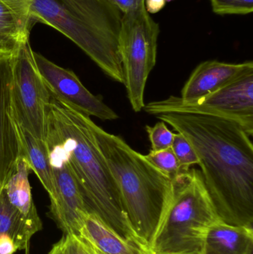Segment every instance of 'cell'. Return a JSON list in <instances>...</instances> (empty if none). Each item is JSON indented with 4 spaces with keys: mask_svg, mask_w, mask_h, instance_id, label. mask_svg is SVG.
Here are the masks:
<instances>
[{
    "mask_svg": "<svg viewBox=\"0 0 253 254\" xmlns=\"http://www.w3.org/2000/svg\"><path fill=\"white\" fill-rule=\"evenodd\" d=\"M155 117L193 145L218 217L253 227L252 136L235 121L218 116L166 113Z\"/></svg>",
    "mask_w": 253,
    "mask_h": 254,
    "instance_id": "6da1fadb",
    "label": "cell"
},
{
    "mask_svg": "<svg viewBox=\"0 0 253 254\" xmlns=\"http://www.w3.org/2000/svg\"><path fill=\"white\" fill-rule=\"evenodd\" d=\"M90 119L51 97L46 139L49 152L69 167L89 213L123 238L147 248L125 212L115 181L89 125Z\"/></svg>",
    "mask_w": 253,
    "mask_h": 254,
    "instance_id": "7a4b0ae2",
    "label": "cell"
},
{
    "mask_svg": "<svg viewBox=\"0 0 253 254\" xmlns=\"http://www.w3.org/2000/svg\"><path fill=\"white\" fill-rule=\"evenodd\" d=\"M89 125L120 192L123 208L141 241L150 244L172 190V180L120 136Z\"/></svg>",
    "mask_w": 253,
    "mask_h": 254,
    "instance_id": "3957f363",
    "label": "cell"
},
{
    "mask_svg": "<svg viewBox=\"0 0 253 254\" xmlns=\"http://www.w3.org/2000/svg\"><path fill=\"white\" fill-rule=\"evenodd\" d=\"M31 17L62 33L125 85L118 46L123 13L108 0H31Z\"/></svg>",
    "mask_w": 253,
    "mask_h": 254,
    "instance_id": "277c9868",
    "label": "cell"
},
{
    "mask_svg": "<svg viewBox=\"0 0 253 254\" xmlns=\"http://www.w3.org/2000/svg\"><path fill=\"white\" fill-rule=\"evenodd\" d=\"M219 219L202 172L181 170L150 244L152 254H202L212 222Z\"/></svg>",
    "mask_w": 253,
    "mask_h": 254,
    "instance_id": "5b68a950",
    "label": "cell"
},
{
    "mask_svg": "<svg viewBox=\"0 0 253 254\" xmlns=\"http://www.w3.org/2000/svg\"><path fill=\"white\" fill-rule=\"evenodd\" d=\"M159 25L145 7L123 14L118 46L127 96L134 111L144 110V92L157 58Z\"/></svg>",
    "mask_w": 253,
    "mask_h": 254,
    "instance_id": "8992f818",
    "label": "cell"
},
{
    "mask_svg": "<svg viewBox=\"0 0 253 254\" xmlns=\"http://www.w3.org/2000/svg\"><path fill=\"white\" fill-rule=\"evenodd\" d=\"M12 103L16 123L46 142L51 95L39 72L29 39L12 57Z\"/></svg>",
    "mask_w": 253,
    "mask_h": 254,
    "instance_id": "52a82bcc",
    "label": "cell"
},
{
    "mask_svg": "<svg viewBox=\"0 0 253 254\" xmlns=\"http://www.w3.org/2000/svg\"><path fill=\"white\" fill-rule=\"evenodd\" d=\"M144 111L156 116L162 113H184L209 115L239 123L253 135V71L222 89L197 99L184 101L170 96L144 106Z\"/></svg>",
    "mask_w": 253,
    "mask_h": 254,
    "instance_id": "ba28073f",
    "label": "cell"
},
{
    "mask_svg": "<svg viewBox=\"0 0 253 254\" xmlns=\"http://www.w3.org/2000/svg\"><path fill=\"white\" fill-rule=\"evenodd\" d=\"M39 72L52 98L70 108L102 121H114L118 116L99 97L91 93L74 71L59 66L43 55L34 52Z\"/></svg>",
    "mask_w": 253,
    "mask_h": 254,
    "instance_id": "9c48e42d",
    "label": "cell"
},
{
    "mask_svg": "<svg viewBox=\"0 0 253 254\" xmlns=\"http://www.w3.org/2000/svg\"><path fill=\"white\" fill-rule=\"evenodd\" d=\"M49 153L55 188L54 195L50 199L51 215L65 235L75 234L83 215L89 211L66 163L57 155Z\"/></svg>",
    "mask_w": 253,
    "mask_h": 254,
    "instance_id": "30bf717a",
    "label": "cell"
},
{
    "mask_svg": "<svg viewBox=\"0 0 253 254\" xmlns=\"http://www.w3.org/2000/svg\"><path fill=\"white\" fill-rule=\"evenodd\" d=\"M11 58H0V193L22 152L12 103Z\"/></svg>",
    "mask_w": 253,
    "mask_h": 254,
    "instance_id": "8fae6325",
    "label": "cell"
},
{
    "mask_svg": "<svg viewBox=\"0 0 253 254\" xmlns=\"http://www.w3.org/2000/svg\"><path fill=\"white\" fill-rule=\"evenodd\" d=\"M253 71V61L228 64L207 61L199 64L189 77L181 91L184 101L202 98L222 89L232 82Z\"/></svg>",
    "mask_w": 253,
    "mask_h": 254,
    "instance_id": "7c38bea8",
    "label": "cell"
},
{
    "mask_svg": "<svg viewBox=\"0 0 253 254\" xmlns=\"http://www.w3.org/2000/svg\"><path fill=\"white\" fill-rule=\"evenodd\" d=\"M75 234L92 254H152L147 248L123 238L93 213L83 215Z\"/></svg>",
    "mask_w": 253,
    "mask_h": 254,
    "instance_id": "4fadbf2b",
    "label": "cell"
},
{
    "mask_svg": "<svg viewBox=\"0 0 253 254\" xmlns=\"http://www.w3.org/2000/svg\"><path fill=\"white\" fill-rule=\"evenodd\" d=\"M31 0H0V58H12L29 39Z\"/></svg>",
    "mask_w": 253,
    "mask_h": 254,
    "instance_id": "5bb4252c",
    "label": "cell"
},
{
    "mask_svg": "<svg viewBox=\"0 0 253 254\" xmlns=\"http://www.w3.org/2000/svg\"><path fill=\"white\" fill-rule=\"evenodd\" d=\"M31 171L25 158L20 156L11 176L4 185V192L31 237L43 229L28 180Z\"/></svg>",
    "mask_w": 253,
    "mask_h": 254,
    "instance_id": "9a60e30c",
    "label": "cell"
},
{
    "mask_svg": "<svg viewBox=\"0 0 253 254\" xmlns=\"http://www.w3.org/2000/svg\"><path fill=\"white\" fill-rule=\"evenodd\" d=\"M253 227L233 225L220 219L206 234L202 254H253Z\"/></svg>",
    "mask_w": 253,
    "mask_h": 254,
    "instance_id": "2e32d148",
    "label": "cell"
},
{
    "mask_svg": "<svg viewBox=\"0 0 253 254\" xmlns=\"http://www.w3.org/2000/svg\"><path fill=\"white\" fill-rule=\"evenodd\" d=\"M21 142V156L28 163L30 170L38 177L51 199L54 195V179L47 143L33 136L17 125Z\"/></svg>",
    "mask_w": 253,
    "mask_h": 254,
    "instance_id": "e0dca14e",
    "label": "cell"
},
{
    "mask_svg": "<svg viewBox=\"0 0 253 254\" xmlns=\"http://www.w3.org/2000/svg\"><path fill=\"white\" fill-rule=\"evenodd\" d=\"M3 236L12 239L17 251H24L25 254H29L32 237L10 204L4 190L0 193V237Z\"/></svg>",
    "mask_w": 253,
    "mask_h": 254,
    "instance_id": "ac0fdd59",
    "label": "cell"
},
{
    "mask_svg": "<svg viewBox=\"0 0 253 254\" xmlns=\"http://www.w3.org/2000/svg\"><path fill=\"white\" fill-rule=\"evenodd\" d=\"M145 157L154 167L172 180L181 172L178 159L171 148L157 152L150 151Z\"/></svg>",
    "mask_w": 253,
    "mask_h": 254,
    "instance_id": "d6986e66",
    "label": "cell"
},
{
    "mask_svg": "<svg viewBox=\"0 0 253 254\" xmlns=\"http://www.w3.org/2000/svg\"><path fill=\"white\" fill-rule=\"evenodd\" d=\"M171 149L178 159L181 170L187 171L191 166L199 165V158L193 145L181 133L177 132L174 135Z\"/></svg>",
    "mask_w": 253,
    "mask_h": 254,
    "instance_id": "ffe728a7",
    "label": "cell"
},
{
    "mask_svg": "<svg viewBox=\"0 0 253 254\" xmlns=\"http://www.w3.org/2000/svg\"><path fill=\"white\" fill-rule=\"evenodd\" d=\"M152 152L167 149L172 146L175 133L168 128L166 123L157 122L154 126L146 127Z\"/></svg>",
    "mask_w": 253,
    "mask_h": 254,
    "instance_id": "44dd1931",
    "label": "cell"
},
{
    "mask_svg": "<svg viewBox=\"0 0 253 254\" xmlns=\"http://www.w3.org/2000/svg\"><path fill=\"white\" fill-rule=\"evenodd\" d=\"M214 13L246 15L253 11V0H210Z\"/></svg>",
    "mask_w": 253,
    "mask_h": 254,
    "instance_id": "7402d4cb",
    "label": "cell"
},
{
    "mask_svg": "<svg viewBox=\"0 0 253 254\" xmlns=\"http://www.w3.org/2000/svg\"><path fill=\"white\" fill-rule=\"evenodd\" d=\"M62 239V254H92L87 246L76 234H65Z\"/></svg>",
    "mask_w": 253,
    "mask_h": 254,
    "instance_id": "603a6c76",
    "label": "cell"
},
{
    "mask_svg": "<svg viewBox=\"0 0 253 254\" xmlns=\"http://www.w3.org/2000/svg\"><path fill=\"white\" fill-rule=\"evenodd\" d=\"M123 14L145 7V0H108Z\"/></svg>",
    "mask_w": 253,
    "mask_h": 254,
    "instance_id": "cb8c5ba5",
    "label": "cell"
},
{
    "mask_svg": "<svg viewBox=\"0 0 253 254\" xmlns=\"http://www.w3.org/2000/svg\"><path fill=\"white\" fill-rule=\"evenodd\" d=\"M170 1L172 0H145V8L149 13H157Z\"/></svg>",
    "mask_w": 253,
    "mask_h": 254,
    "instance_id": "d4e9b609",
    "label": "cell"
},
{
    "mask_svg": "<svg viewBox=\"0 0 253 254\" xmlns=\"http://www.w3.org/2000/svg\"><path fill=\"white\" fill-rule=\"evenodd\" d=\"M49 254H62V239L52 247Z\"/></svg>",
    "mask_w": 253,
    "mask_h": 254,
    "instance_id": "484cf974",
    "label": "cell"
},
{
    "mask_svg": "<svg viewBox=\"0 0 253 254\" xmlns=\"http://www.w3.org/2000/svg\"></svg>",
    "mask_w": 253,
    "mask_h": 254,
    "instance_id": "4316f807",
    "label": "cell"
}]
</instances>
